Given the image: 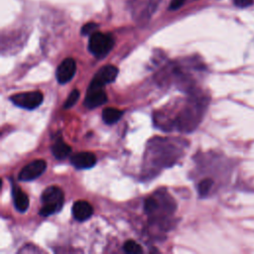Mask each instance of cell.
<instances>
[{
    "label": "cell",
    "instance_id": "obj_1",
    "mask_svg": "<svg viewBox=\"0 0 254 254\" xmlns=\"http://www.w3.org/2000/svg\"><path fill=\"white\" fill-rule=\"evenodd\" d=\"M43 206L39 210V215L42 217H50L61 210L64 204V193L57 186L47 188L41 196Z\"/></svg>",
    "mask_w": 254,
    "mask_h": 254
},
{
    "label": "cell",
    "instance_id": "obj_2",
    "mask_svg": "<svg viewBox=\"0 0 254 254\" xmlns=\"http://www.w3.org/2000/svg\"><path fill=\"white\" fill-rule=\"evenodd\" d=\"M114 46V39L110 34L95 32L89 40V50L97 58L105 57Z\"/></svg>",
    "mask_w": 254,
    "mask_h": 254
},
{
    "label": "cell",
    "instance_id": "obj_3",
    "mask_svg": "<svg viewBox=\"0 0 254 254\" xmlns=\"http://www.w3.org/2000/svg\"><path fill=\"white\" fill-rule=\"evenodd\" d=\"M43 95L41 92H28L13 95L10 98L12 103L18 107L33 110L40 106L43 102Z\"/></svg>",
    "mask_w": 254,
    "mask_h": 254
},
{
    "label": "cell",
    "instance_id": "obj_4",
    "mask_svg": "<svg viewBox=\"0 0 254 254\" xmlns=\"http://www.w3.org/2000/svg\"><path fill=\"white\" fill-rule=\"evenodd\" d=\"M47 163L45 160L37 159L26 165L19 174V180L22 182H30L39 178L46 171Z\"/></svg>",
    "mask_w": 254,
    "mask_h": 254
},
{
    "label": "cell",
    "instance_id": "obj_5",
    "mask_svg": "<svg viewBox=\"0 0 254 254\" xmlns=\"http://www.w3.org/2000/svg\"><path fill=\"white\" fill-rule=\"evenodd\" d=\"M118 75V69L114 66L107 65L102 67L94 76L90 88H100L103 89L104 86L108 83H111L115 80L116 76Z\"/></svg>",
    "mask_w": 254,
    "mask_h": 254
},
{
    "label": "cell",
    "instance_id": "obj_6",
    "mask_svg": "<svg viewBox=\"0 0 254 254\" xmlns=\"http://www.w3.org/2000/svg\"><path fill=\"white\" fill-rule=\"evenodd\" d=\"M76 71V64L74 59L67 58L64 60L57 69L56 77L60 83L69 82L75 76Z\"/></svg>",
    "mask_w": 254,
    "mask_h": 254
},
{
    "label": "cell",
    "instance_id": "obj_7",
    "mask_svg": "<svg viewBox=\"0 0 254 254\" xmlns=\"http://www.w3.org/2000/svg\"><path fill=\"white\" fill-rule=\"evenodd\" d=\"M106 101H107V96L103 91V89L89 87L83 103H84V106H87L90 109H93L105 103Z\"/></svg>",
    "mask_w": 254,
    "mask_h": 254
},
{
    "label": "cell",
    "instance_id": "obj_8",
    "mask_svg": "<svg viewBox=\"0 0 254 254\" xmlns=\"http://www.w3.org/2000/svg\"><path fill=\"white\" fill-rule=\"evenodd\" d=\"M71 164L79 170L91 169L97 164V157L92 152H79L71 157Z\"/></svg>",
    "mask_w": 254,
    "mask_h": 254
},
{
    "label": "cell",
    "instance_id": "obj_9",
    "mask_svg": "<svg viewBox=\"0 0 254 254\" xmlns=\"http://www.w3.org/2000/svg\"><path fill=\"white\" fill-rule=\"evenodd\" d=\"M72 213L76 221L82 223L84 221H88L93 216L94 208L88 202L77 201L73 205Z\"/></svg>",
    "mask_w": 254,
    "mask_h": 254
},
{
    "label": "cell",
    "instance_id": "obj_10",
    "mask_svg": "<svg viewBox=\"0 0 254 254\" xmlns=\"http://www.w3.org/2000/svg\"><path fill=\"white\" fill-rule=\"evenodd\" d=\"M12 196H13V202L15 208L20 211V213H25V211L29 207V198L27 194L21 191V189L13 184L12 187Z\"/></svg>",
    "mask_w": 254,
    "mask_h": 254
},
{
    "label": "cell",
    "instance_id": "obj_11",
    "mask_svg": "<svg viewBox=\"0 0 254 254\" xmlns=\"http://www.w3.org/2000/svg\"><path fill=\"white\" fill-rule=\"evenodd\" d=\"M72 152V147L68 145L62 138H58L53 146H52V153L58 160H63L67 158Z\"/></svg>",
    "mask_w": 254,
    "mask_h": 254
},
{
    "label": "cell",
    "instance_id": "obj_12",
    "mask_svg": "<svg viewBox=\"0 0 254 254\" xmlns=\"http://www.w3.org/2000/svg\"><path fill=\"white\" fill-rule=\"evenodd\" d=\"M123 115V111L113 107H106L102 111V120L106 124H114L116 123Z\"/></svg>",
    "mask_w": 254,
    "mask_h": 254
},
{
    "label": "cell",
    "instance_id": "obj_13",
    "mask_svg": "<svg viewBox=\"0 0 254 254\" xmlns=\"http://www.w3.org/2000/svg\"><path fill=\"white\" fill-rule=\"evenodd\" d=\"M123 250L126 252V253H130V254H137V253H142L143 252V249L141 248V246L133 241V240H128L126 241L123 245Z\"/></svg>",
    "mask_w": 254,
    "mask_h": 254
},
{
    "label": "cell",
    "instance_id": "obj_14",
    "mask_svg": "<svg viewBox=\"0 0 254 254\" xmlns=\"http://www.w3.org/2000/svg\"><path fill=\"white\" fill-rule=\"evenodd\" d=\"M213 185H214V182L211 179H204V180L201 181V183L198 186V191H199L200 196L205 197L209 193Z\"/></svg>",
    "mask_w": 254,
    "mask_h": 254
},
{
    "label": "cell",
    "instance_id": "obj_15",
    "mask_svg": "<svg viewBox=\"0 0 254 254\" xmlns=\"http://www.w3.org/2000/svg\"><path fill=\"white\" fill-rule=\"evenodd\" d=\"M78 98H79V92H78L77 90H74V91L70 94V96L68 97L67 101L65 102L64 107H65L66 109L71 108L72 106H74V105L76 104V102H77Z\"/></svg>",
    "mask_w": 254,
    "mask_h": 254
},
{
    "label": "cell",
    "instance_id": "obj_16",
    "mask_svg": "<svg viewBox=\"0 0 254 254\" xmlns=\"http://www.w3.org/2000/svg\"><path fill=\"white\" fill-rule=\"evenodd\" d=\"M98 24L96 23H88L84 25L82 28H81V34L83 36H87V35H92L96 32L97 28H98Z\"/></svg>",
    "mask_w": 254,
    "mask_h": 254
},
{
    "label": "cell",
    "instance_id": "obj_17",
    "mask_svg": "<svg viewBox=\"0 0 254 254\" xmlns=\"http://www.w3.org/2000/svg\"><path fill=\"white\" fill-rule=\"evenodd\" d=\"M254 0H233L234 5L240 8H245L250 6L253 3Z\"/></svg>",
    "mask_w": 254,
    "mask_h": 254
},
{
    "label": "cell",
    "instance_id": "obj_18",
    "mask_svg": "<svg viewBox=\"0 0 254 254\" xmlns=\"http://www.w3.org/2000/svg\"><path fill=\"white\" fill-rule=\"evenodd\" d=\"M185 2H186V0H171L170 7H169V9H170V10H177L181 6H183V4Z\"/></svg>",
    "mask_w": 254,
    "mask_h": 254
}]
</instances>
